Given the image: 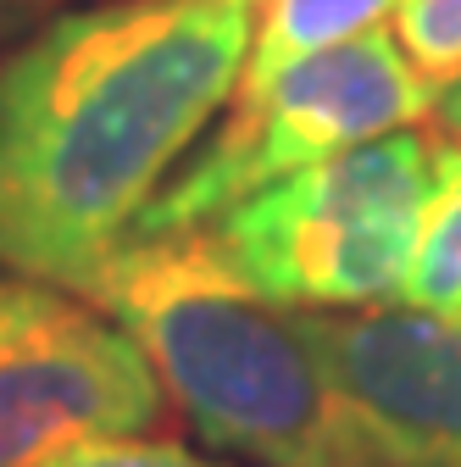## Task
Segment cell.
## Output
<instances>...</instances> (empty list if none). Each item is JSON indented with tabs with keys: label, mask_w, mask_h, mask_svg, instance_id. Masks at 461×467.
<instances>
[{
	"label": "cell",
	"mask_w": 461,
	"mask_h": 467,
	"mask_svg": "<svg viewBox=\"0 0 461 467\" xmlns=\"http://www.w3.org/2000/svg\"><path fill=\"white\" fill-rule=\"evenodd\" d=\"M256 0H95L0 56V273L89 289L234 100Z\"/></svg>",
	"instance_id": "cell-1"
},
{
	"label": "cell",
	"mask_w": 461,
	"mask_h": 467,
	"mask_svg": "<svg viewBox=\"0 0 461 467\" xmlns=\"http://www.w3.org/2000/svg\"><path fill=\"white\" fill-rule=\"evenodd\" d=\"M84 296L139 339L211 451L256 467H389L339 395L306 317L251 289L211 228L128 240Z\"/></svg>",
	"instance_id": "cell-2"
},
{
	"label": "cell",
	"mask_w": 461,
	"mask_h": 467,
	"mask_svg": "<svg viewBox=\"0 0 461 467\" xmlns=\"http://www.w3.org/2000/svg\"><path fill=\"white\" fill-rule=\"evenodd\" d=\"M439 184V134L400 129L317 161L211 223L251 289L295 312L394 306Z\"/></svg>",
	"instance_id": "cell-3"
},
{
	"label": "cell",
	"mask_w": 461,
	"mask_h": 467,
	"mask_svg": "<svg viewBox=\"0 0 461 467\" xmlns=\"http://www.w3.org/2000/svg\"><path fill=\"white\" fill-rule=\"evenodd\" d=\"M434 106L439 89L406 62V50L384 28L317 50L267 84L234 89L228 117L211 123L206 145L184 156V167L139 217L134 240L211 228L240 201L295 179L317 161H333L400 129H423Z\"/></svg>",
	"instance_id": "cell-4"
},
{
	"label": "cell",
	"mask_w": 461,
	"mask_h": 467,
	"mask_svg": "<svg viewBox=\"0 0 461 467\" xmlns=\"http://www.w3.org/2000/svg\"><path fill=\"white\" fill-rule=\"evenodd\" d=\"M167 418L139 339L78 289L0 273V467H45Z\"/></svg>",
	"instance_id": "cell-5"
},
{
	"label": "cell",
	"mask_w": 461,
	"mask_h": 467,
	"mask_svg": "<svg viewBox=\"0 0 461 467\" xmlns=\"http://www.w3.org/2000/svg\"><path fill=\"white\" fill-rule=\"evenodd\" d=\"M301 317L389 467H461V323L406 301Z\"/></svg>",
	"instance_id": "cell-6"
},
{
	"label": "cell",
	"mask_w": 461,
	"mask_h": 467,
	"mask_svg": "<svg viewBox=\"0 0 461 467\" xmlns=\"http://www.w3.org/2000/svg\"><path fill=\"white\" fill-rule=\"evenodd\" d=\"M384 17H394V0H256V34L245 84H267L283 67L306 62L317 50H333L356 34H373Z\"/></svg>",
	"instance_id": "cell-7"
},
{
	"label": "cell",
	"mask_w": 461,
	"mask_h": 467,
	"mask_svg": "<svg viewBox=\"0 0 461 467\" xmlns=\"http://www.w3.org/2000/svg\"><path fill=\"white\" fill-rule=\"evenodd\" d=\"M400 301L461 323V140L439 134V184Z\"/></svg>",
	"instance_id": "cell-8"
},
{
	"label": "cell",
	"mask_w": 461,
	"mask_h": 467,
	"mask_svg": "<svg viewBox=\"0 0 461 467\" xmlns=\"http://www.w3.org/2000/svg\"><path fill=\"white\" fill-rule=\"evenodd\" d=\"M394 45L445 95L461 84V0H394Z\"/></svg>",
	"instance_id": "cell-9"
},
{
	"label": "cell",
	"mask_w": 461,
	"mask_h": 467,
	"mask_svg": "<svg viewBox=\"0 0 461 467\" xmlns=\"http://www.w3.org/2000/svg\"><path fill=\"white\" fill-rule=\"evenodd\" d=\"M45 467H222V462H206L190 445H172V440H95V445H78Z\"/></svg>",
	"instance_id": "cell-10"
},
{
	"label": "cell",
	"mask_w": 461,
	"mask_h": 467,
	"mask_svg": "<svg viewBox=\"0 0 461 467\" xmlns=\"http://www.w3.org/2000/svg\"><path fill=\"white\" fill-rule=\"evenodd\" d=\"M439 123H445V134H450V140H461V84L439 95Z\"/></svg>",
	"instance_id": "cell-11"
},
{
	"label": "cell",
	"mask_w": 461,
	"mask_h": 467,
	"mask_svg": "<svg viewBox=\"0 0 461 467\" xmlns=\"http://www.w3.org/2000/svg\"><path fill=\"white\" fill-rule=\"evenodd\" d=\"M0 6H12V0H0Z\"/></svg>",
	"instance_id": "cell-12"
}]
</instances>
